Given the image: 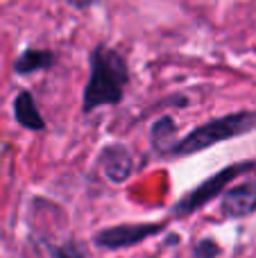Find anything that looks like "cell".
<instances>
[{
  "label": "cell",
  "mask_w": 256,
  "mask_h": 258,
  "mask_svg": "<svg viewBox=\"0 0 256 258\" xmlns=\"http://www.w3.org/2000/svg\"><path fill=\"white\" fill-rule=\"evenodd\" d=\"M127 84V66L122 57L111 48H98L91 52V80L84 91V111L102 104H116L122 98Z\"/></svg>",
  "instance_id": "obj_1"
},
{
  "label": "cell",
  "mask_w": 256,
  "mask_h": 258,
  "mask_svg": "<svg viewBox=\"0 0 256 258\" xmlns=\"http://www.w3.org/2000/svg\"><path fill=\"white\" fill-rule=\"evenodd\" d=\"M256 127V113L252 111H240V113H229L225 118H218V120H211L207 125L193 129L188 136L181 143L175 145L177 154H193V152L207 150V147L216 145L220 141H227V138L240 136V134L249 132V129Z\"/></svg>",
  "instance_id": "obj_2"
},
{
  "label": "cell",
  "mask_w": 256,
  "mask_h": 258,
  "mask_svg": "<svg viewBox=\"0 0 256 258\" xmlns=\"http://www.w3.org/2000/svg\"><path fill=\"white\" fill-rule=\"evenodd\" d=\"M249 163H243V165H231V168H227L225 172H220V174H216L213 179H209L207 183H202V186L198 188L195 192H190L188 197H184V200L177 204V209H175V213H179V215H184V213H190V211H195V209H200L202 204H207L209 200H211L213 195H218L220 192V188L225 186L229 179H234L238 172H243V168H247Z\"/></svg>",
  "instance_id": "obj_3"
},
{
  "label": "cell",
  "mask_w": 256,
  "mask_h": 258,
  "mask_svg": "<svg viewBox=\"0 0 256 258\" xmlns=\"http://www.w3.org/2000/svg\"><path fill=\"white\" fill-rule=\"evenodd\" d=\"M159 229H161L159 224H154V227H136V224H127V227H116V229H109V231H102L98 238H95V242H98L100 247H111V249H116V247L136 245V242H141L143 238L157 233Z\"/></svg>",
  "instance_id": "obj_4"
},
{
  "label": "cell",
  "mask_w": 256,
  "mask_h": 258,
  "mask_svg": "<svg viewBox=\"0 0 256 258\" xmlns=\"http://www.w3.org/2000/svg\"><path fill=\"white\" fill-rule=\"evenodd\" d=\"M225 213L231 218H243L256 209V181L240 183L225 195Z\"/></svg>",
  "instance_id": "obj_5"
},
{
  "label": "cell",
  "mask_w": 256,
  "mask_h": 258,
  "mask_svg": "<svg viewBox=\"0 0 256 258\" xmlns=\"http://www.w3.org/2000/svg\"><path fill=\"white\" fill-rule=\"evenodd\" d=\"M14 113H16V120L27 129H43V120H41L39 111L34 107V100L30 93H18L16 102H14Z\"/></svg>",
  "instance_id": "obj_6"
},
{
  "label": "cell",
  "mask_w": 256,
  "mask_h": 258,
  "mask_svg": "<svg viewBox=\"0 0 256 258\" xmlns=\"http://www.w3.org/2000/svg\"><path fill=\"white\" fill-rule=\"evenodd\" d=\"M54 61L52 52L48 50H27L21 59L16 61V71L18 73H32V71H43L50 68Z\"/></svg>",
  "instance_id": "obj_7"
},
{
  "label": "cell",
  "mask_w": 256,
  "mask_h": 258,
  "mask_svg": "<svg viewBox=\"0 0 256 258\" xmlns=\"http://www.w3.org/2000/svg\"><path fill=\"white\" fill-rule=\"evenodd\" d=\"M104 161H107V174L111 179H118L116 170H120V177L130 174V154H127L122 147L107 150V154H104Z\"/></svg>",
  "instance_id": "obj_8"
},
{
  "label": "cell",
  "mask_w": 256,
  "mask_h": 258,
  "mask_svg": "<svg viewBox=\"0 0 256 258\" xmlns=\"http://www.w3.org/2000/svg\"><path fill=\"white\" fill-rule=\"evenodd\" d=\"M75 7H89V5H93V3H98V0H71Z\"/></svg>",
  "instance_id": "obj_9"
}]
</instances>
